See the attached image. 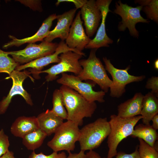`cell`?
Segmentation results:
<instances>
[{"mask_svg": "<svg viewBox=\"0 0 158 158\" xmlns=\"http://www.w3.org/2000/svg\"><path fill=\"white\" fill-rule=\"evenodd\" d=\"M59 90L62 93L64 105L67 112V120L78 126L82 125L83 119L91 117L97 105L95 102L87 101L77 92L65 85H62Z\"/></svg>", "mask_w": 158, "mask_h": 158, "instance_id": "6da1fadb", "label": "cell"}, {"mask_svg": "<svg viewBox=\"0 0 158 158\" xmlns=\"http://www.w3.org/2000/svg\"><path fill=\"white\" fill-rule=\"evenodd\" d=\"M142 119L141 115L126 118L115 114L111 116L109 121L110 131L107 141L109 150L106 158H112L116 156L118 144L123 139L131 135L135 125Z\"/></svg>", "mask_w": 158, "mask_h": 158, "instance_id": "7a4b0ae2", "label": "cell"}, {"mask_svg": "<svg viewBox=\"0 0 158 158\" xmlns=\"http://www.w3.org/2000/svg\"><path fill=\"white\" fill-rule=\"evenodd\" d=\"M97 49H91L87 59L79 60L82 70L77 76L81 81H92L98 84L102 90L107 93L112 85L113 81L108 77L101 61L96 56Z\"/></svg>", "mask_w": 158, "mask_h": 158, "instance_id": "3957f363", "label": "cell"}, {"mask_svg": "<svg viewBox=\"0 0 158 158\" xmlns=\"http://www.w3.org/2000/svg\"><path fill=\"white\" fill-rule=\"evenodd\" d=\"M110 131L107 118H100L80 129L79 142L80 150H93L98 147L108 137Z\"/></svg>", "mask_w": 158, "mask_h": 158, "instance_id": "277c9868", "label": "cell"}, {"mask_svg": "<svg viewBox=\"0 0 158 158\" xmlns=\"http://www.w3.org/2000/svg\"><path fill=\"white\" fill-rule=\"evenodd\" d=\"M79 126L67 120L59 127L53 138L48 142L47 146L54 152L66 150L69 153L74 150L75 143L78 141L80 129Z\"/></svg>", "mask_w": 158, "mask_h": 158, "instance_id": "5b68a950", "label": "cell"}, {"mask_svg": "<svg viewBox=\"0 0 158 158\" xmlns=\"http://www.w3.org/2000/svg\"><path fill=\"white\" fill-rule=\"evenodd\" d=\"M103 60L106 70L111 74L113 79V84L109 88L110 95L112 97H120L125 92V87L127 84L141 81L145 78L144 75L135 76L130 74L128 72L129 66L125 69H119L115 68L106 57H103Z\"/></svg>", "mask_w": 158, "mask_h": 158, "instance_id": "8992f818", "label": "cell"}, {"mask_svg": "<svg viewBox=\"0 0 158 158\" xmlns=\"http://www.w3.org/2000/svg\"><path fill=\"white\" fill-rule=\"evenodd\" d=\"M114 13L120 16L122 18L118 26V30L124 31L127 28L131 36L138 38L139 33L135 28L136 24L138 23H148L149 22L141 16L140 11L142 7L139 5L133 7L119 0L116 3Z\"/></svg>", "mask_w": 158, "mask_h": 158, "instance_id": "52a82bcc", "label": "cell"}, {"mask_svg": "<svg viewBox=\"0 0 158 158\" xmlns=\"http://www.w3.org/2000/svg\"><path fill=\"white\" fill-rule=\"evenodd\" d=\"M82 56V55L72 51L64 52L59 56L60 61L59 63L49 68L40 71L39 73H47V75L45 78L47 82L56 79L58 75L66 72L73 73L77 76L82 70L79 63V60Z\"/></svg>", "mask_w": 158, "mask_h": 158, "instance_id": "ba28073f", "label": "cell"}, {"mask_svg": "<svg viewBox=\"0 0 158 158\" xmlns=\"http://www.w3.org/2000/svg\"><path fill=\"white\" fill-rule=\"evenodd\" d=\"M58 44L43 40L39 44L29 43L24 49L7 52L17 63H27L41 57L53 54Z\"/></svg>", "mask_w": 158, "mask_h": 158, "instance_id": "9c48e42d", "label": "cell"}, {"mask_svg": "<svg viewBox=\"0 0 158 158\" xmlns=\"http://www.w3.org/2000/svg\"><path fill=\"white\" fill-rule=\"evenodd\" d=\"M56 81L59 84L66 85L73 89L89 101H97L100 103L105 101L104 98L106 93L102 90H94L92 87L95 85L94 83L83 82L77 76L66 73H61V77Z\"/></svg>", "mask_w": 158, "mask_h": 158, "instance_id": "30bf717a", "label": "cell"}, {"mask_svg": "<svg viewBox=\"0 0 158 158\" xmlns=\"http://www.w3.org/2000/svg\"><path fill=\"white\" fill-rule=\"evenodd\" d=\"M31 73L26 70L20 71L16 70H14L6 78H11L13 83L12 87L7 95L3 98L0 102V114H4L6 111L12 97L16 95L22 96L26 103L30 106L33 103L31 98L30 95L23 88V86L24 80L29 77L33 81V78L29 75Z\"/></svg>", "mask_w": 158, "mask_h": 158, "instance_id": "8fae6325", "label": "cell"}, {"mask_svg": "<svg viewBox=\"0 0 158 158\" xmlns=\"http://www.w3.org/2000/svg\"><path fill=\"white\" fill-rule=\"evenodd\" d=\"M72 51L85 56V54L76 49L69 48L63 41L61 40L59 44L55 51L52 54L43 56L33 60L24 65H19L15 70L20 71L27 68H30L31 73L36 78H39V72L45 66L52 63H58L60 61L59 55L68 51Z\"/></svg>", "mask_w": 158, "mask_h": 158, "instance_id": "7c38bea8", "label": "cell"}, {"mask_svg": "<svg viewBox=\"0 0 158 158\" xmlns=\"http://www.w3.org/2000/svg\"><path fill=\"white\" fill-rule=\"evenodd\" d=\"M111 1V0H97L96 1V4L102 13L101 23L95 37L91 40L85 48L98 49L102 47H109V44L113 43V40L107 34L105 24L107 14L109 12L111 11L109 7Z\"/></svg>", "mask_w": 158, "mask_h": 158, "instance_id": "4fadbf2b", "label": "cell"}, {"mask_svg": "<svg viewBox=\"0 0 158 158\" xmlns=\"http://www.w3.org/2000/svg\"><path fill=\"white\" fill-rule=\"evenodd\" d=\"M80 15L79 11L71 25L65 43L69 48L82 52L92 39L85 31Z\"/></svg>", "mask_w": 158, "mask_h": 158, "instance_id": "5bb4252c", "label": "cell"}, {"mask_svg": "<svg viewBox=\"0 0 158 158\" xmlns=\"http://www.w3.org/2000/svg\"><path fill=\"white\" fill-rule=\"evenodd\" d=\"M80 11L84 22L85 33L89 37H92L99 25L102 13L94 0H87Z\"/></svg>", "mask_w": 158, "mask_h": 158, "instance_id": "9a60e30c", "label": "cell"}, {"mask_svg": "<svg viewBox=\"0 0 158 158\" xmlns=\"http://www.w3.org/2000/svg\"><path fill=\"white\" fill-rule=\"evenodd\" d=\"M57 15L53 14L49 16L43 22L42 25L37 32L32 36L22 39H18L13 36L9 35L11 40L4 44L2 47L7 49L13 46L18 47L26 43H34L43 41L49 34L53 21L56 19Z\"/></svg>", "mask_w": 158, "mask_h": 158, "instance_id": "2e32d148", "label": "cell"}, {"mask_svg": "<svg viewBox=\"0 0 158 158\" xmlns=\"http://www.w3.org/2000/svg\"><path fill=\"white\" fill-rule=\"evenodd\" d=\"M76 10L75 8H73L57 15L56 26L53 30L50 31L44 40L50 42L57 38H60L62 41L66 40L68 36Z\"/></svg>", "mask_w": 158, "mask_h": 158, "instance_id": "e0dca14e", "label": "cell"}, {"mask_svg": "<svg viewBox=\"0 0 158 158\" xmlns=\"http://www.w3.org/2000/svg\"><path fill=\"white\" fill-rule=\"evenodd\" d=\"M39 128L35 116H21L17 118L12 124L11 133L15 136L22 138L25 135Z\"/></svg>", "mask_w": 158, "mask_h": 158, "instance_id": "ac0fdd59", "label": "cell"}, {"mask_svg": "<svg viewBox=\"0 0 158 158\" xmlns=\"http://www.w3.org/2000/svg\"><path fill=\"white\" fill-rule=\"evenodd\" d=\"M144 96L141 92H137L131 99L121 103L118 107L117 115L126 118L140 114Z\"/></svg>", "mask_w": 158, "mask_h": 158, "instance_id": "d6986e66", "label": "cell"}, {"mask_svg": "<svg viewBox=\"0 0 158 158\" xmlns=\"http://www.w3.org/2000/svg\"><path fill=\"white\" fill-rule=\"evenodd\" d=\"M36 118L39 128L47 136L54 133L63 122V119L49 109L39 114Z\"/></svg>", "mask_w": 158, "mask_h": 158, "instance_id": "ffe728a7", "label": "cell"}, {"mask_svg": "<svg viewBox=\"0 0 158 158\" xmlns=\"http://www.w3.org/2000/svg\"><path fill=\"white\" fill-rule=\"evenodd\" d=\"M158 113L157 97L151 92L144 96L140 115L143 124H150L152 118Z\"/></svg>", "mask_w": 158, "mask_h": 158, "instance_id": "44dd1931", "label": "cell"}, {"mask_svg": "<svg viewBox=\"0 0 158 158\" xmlns=\"http://www.w3.org/2000/svg\"><path fill=\"white\" fill-rule=\"evenodd\" d=\"M131 136L144 140L150 146L154 147L158 139L157 130L150 124H139L134 128Z\"/></svg>", "mask_w": 158, "mask_h": 158, "instance_id": "7402d4cb", "label": "cell"}, {"mask_svg": "<svg viewBox=\"0 0 158 158\" xmlns=\"http://www.w3.org/2000/svg\"><path fill=\"white\" fill-rule=\"evenodd\" d=\"M47 136L44 132L39 128L23 137L22 143L28 150L34 151L41 146Z\"/></svg>", "mask_w": 158, "mask_h": 158, "instance_id": "603a6c76", "label": "cell"}, {"mask_svg": "<svg viewBox=\"0 0 158 158\" xmlns=\"http://www.w3.org/2000/svg\"><path fill=\"white\" fill-rule=\"evenodd\" d=\"M135 2L142 7V10L146 14L148 19L158 23V0H137Z\"/></svg>", "mask_w": 158, "mask_h": 158, "instance_id": "cb8c5ba5", "label": "cell"}, {"mask_svg": "<svg viewBox=\"0 0 158 158\" xmlns=\"http://www.w3.org/2000/svg\"><path fill=\"white\" fill-rule=\"evenodd\" d=\"M52 104L51 111L63 120L67 119V112L64 105L63 95L59 89H56L53 92Z\"/></svg>", "mask_w": 158, "mask_h": 158, "instance_id": "d4e9b609", "label": "cell"}, {"mask_svg": "<svg viewBox=\"0 0 158 158\" xmlns=\"http://www.w3.org/2000/svg\"><path fill=\"white\" fill-rule=\"evenodd\" d=\"M8 55L7 52L0 49V73H6L9 75L20 64Z\"/></svg>", "mask_w": 158, "mask_h": 158, "instance_id": "484cf974", "label": "cell"}, {"mask_svg": "<svg viewBox=\"0 0 158 158\" xmlns=\"http://www.w3.org/2000/svg\"><path fill=\"white\" fill-rule=\"evenodd\" d=\"M139 145L138 151L140 158H158V152L155 148L142 140L138 138Z\"/></svg>", "mask_w": 158, "mask_h": 158, "instance_id": "4316f807", "label": "cell"}, {"mask_svg": "<svg viewBox=\"0 0 158 158\" xmlns=\"http://www.w3.org/2000/svg\"><path fill=\"white\" fill-rule=\"evenodd\" d=\"M10 143L8 136L3 129L0 130V158L8 150Z\"/></svg>", "mask_w": 158, "mask_h": 158, "instance_id": "83f0119b", "label": "cell"}, {"mask_svg": "<svg viewBox=\"0 0 158 158\" xmlns=\"http://www.w3.org/2000/svg\"><path fill=\"white\" fill-rule=\"evenodd\" d=\"M67 157L66 153L62 152L58 153L54 152L49 155H46L42 152L39 154L36 153L34 151L29 155V158H66Z\"/></svg>", "mask_w": 158, "mask_h": 158, "instance_id": "f1b7e54d", "label": "cell"}, {"mask_svg": "<svg viewBox=\"0 0 158 158\" xmlns=\"http://www.w3.org/2000/svg\"><path fill=\"white\" fill-rule=\"evenodd\" d=\"M145 87L151 89V92L158 97V77L152 76L147 81Z\"/></svg>", "mask_w": 158, "mask_h": 158, "instance_id": "f546056e", "label": "cell"}, {"mask_svg": "<svg viewBox=\"0 0 158 158\" xmlns=\"http://www.w3.org/2000/svg\"><path fill=\"white\" fill-rule=\"evenodd\" d=\"M116 156V158H140L137 147L136 148L135 151L131 153L127 154L123 152H117Z\"/></svg>", "mask_w": 158, "mask_h": 158, "instance_id": "4dcf8cb0", "label": "cell"}, {"mask_svg": "<svg viewBox=\"0 0 158 158\" xmlns=\"http://www.w3.org/2000/svg\"><path fill=\"white\" fill-rule=\"evenodd\" d=\"M87 1V0H58L56 3L55 5L57 6L61 2H72L75 5V8L77 10L79 8H81Z\"/></svg>", "mask_w": 158, "mask_h": 158, "instance_id": "1f68e13d", "label": "cell"}, {"mask_svg": "<svg viewBox=\"0 0 158 158\" xmlns=\"http://www.w3.org/2000/svg\"><path fill=\"white\" fill-rule=\"evenodd\" d=\"M66 158H87L86 154L85 151L80 150L78 153H69L68 155Z\"/></svg>", "mask_w": 158, "mask_h": 158, "instance_id": "d6a6232c", "label": "cell"}, {"mask_svg": "<svg viewBox=\"0 0 158 158\" xmlns=\"http://www.w3.org/2000/svg\"><path fill=\"white\" fill-rule=\"evenodd\" d=\"M86 154L87 158H102L98 153L93 150H89Z\"/></svg>", "mask_w": 158, "mask_h": 158, "instance_id": "836d02e7", "label": "cell"}, {"mask_svg": "<svg viewBox=\"0 0 158 158\" xmlns=\"http://www.w3.org/2000/svg\"><path fill=\"white\" fill-rule=\"evenodd\" d=\"M152 127L156 130L158 129V114L154 116L152 118Z\"/></svg>", "mask_w": 158, "mask_h": 158, "instance_id": "e575fe53", "label": "cell"}, {"mask_svg": "<svg viewBox=\"0 0 158 158\" xmlns=\"http://www.w3.org/2000/svg\"><path fill=\"white\" fill-rule=\"evenodd\" d=\"M0 158H16L14 153L12 151L8 150Z\"/></svg>", "mask_w": 158, "mask_h": 158, "instance_id": "d590c367", "label": "cell"}, {"mask_svg": "<svg viewBox=\"0 0 158 158\" xmlns=\"http://www.w3.org/2000/svg\"><path fill=\"white\" fill-rule=\"evenodd\" d=\"M154 67L157 70L158 69V59H157L154 63Z\"/></svg>", "mask_w": 158, "mask_h": 158, "instance_id": "8d00e7d4", "label": "cell"}]
</instances>
